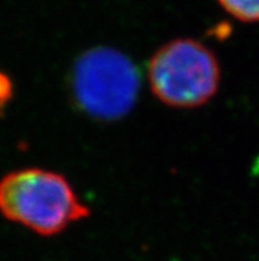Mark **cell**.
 I'll use <instances>...</instances> for the list:
<instances>
[{"label": "cell", "mask_w": 259, "mask_h": 261, "mask_svg": "<svg viewBox=\"0 0 259 261\" xmlns=\"http://www.w3.org/2000/svg\"><path fill=\"white\" fill-rule=\"evenodd\" d=\"M0 214L37 235L50 238L88 219L92 210L65 175L25 167L0 179Z\"/></svg>", "instance_id": "cell-1"}, {"label": "cell", "mask_w": 259, "mask_h": 261, "mask_svg": "<svg viewBox=\"0 0 259 261\" xmlns=\"http://www.w3.org/2000/svg\"><path fill=\"white\" fill-rule=\"evenodd\" d=\"M220 61L209 46L180 37L155 50L147 65L152 94L174 109H196L208 103L221 85Z\"/></svg>", "instance_id": "cell-2"}, {"label": "cell", "mask_w": 259, "mask_h": 261, "mask_svg": "<svg viewBox=\"0 0 259 261\" xmlns=\"http://www.w3.org/2000/svg\"><path fill=\"white\" fill-rule=\"evenodd\" d=\"M140 79L134 63L112 48H94L78 57L72 70L74 101L93 118L127 116L138 99Z\"/></svg>", "instance_id": "cell-3"}, {"label": "cell", "mask_w": 259, "mask_h": 261, "mask_svg": "<svg viewBox=\"0 0 259 261\" xmlns=\"http://www.w3.org/2000/svg\"><path fill=\"white\" fill-rule=\"evenodd\" d=\"M223 10L242 23H259V0H217Z\"/></svg>", "instance_id": "cell-4"}, {"label": "cell", "mask_w": 259, "mask_h": 261, "mask_svg": "<svg viewBox=\"0 0 259 261\" xmlns=\"http://www.w3.org/2000/svg\"><path fill=\"white\" fill-rule=\"evenodd\" d=\"M10 93H11L10 81H7L6 76L0 74V102L6 101L7 97L10 96Z\"/></svg>", "instance_id": "cell-5"}]
</instances>
